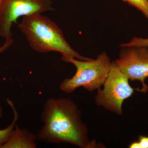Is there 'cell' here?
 <instances>
[{"instance_id":"obj_10","label":"cell","mask_w":148,"mask_h":148,"mask_svg":"<svg viewBox=\"0 0 148 148\" xmlns=\"http://www.w3.org/2000/svg\"><path fill=\"white\" fill-rule=\"evenodd\" d=\"M132 46H143L148 47V38H143L135 37L129 42L122 44L120 46V47Z\"/></svg>"},{"instance_id":"obj_3","label":"cell","mask_w":148,"mask_h":148,"mask_svg":"<svg viewBox=\"0 0 148 148\" xmlns=\"http://www.w3.org/2000/svg\"><path fill=\"white\" fill-rule=\"evenodd\" d=\"M64 62L73 64L76 68L73 76L64 79L59 89L65 93H71L78 88L92 92L103 86L108 77L112 62L106 52L98 56L95 59L88 61L78 60L69 55H61Z\"/></svg>"},{"instance_id":"obj_1","label":"cell","mask_w":148,"mask_h":148,"mask_svg":"<svg viewBox=\"0 0 148 148\" xmlns=\"http://www.w3.org/2000/svg\"><path fill=\"white\" fill-rule=\"evenodd\" d=\"M82 113L68 98H49L46 101L41 119L43 124L37 135L40 142L71 144L80 148H105L89 139Z\"/></svg>"},{"instance_id":"obj_11","label":"cell","mask_w":148,"mask_h":148,"mask_svg":"<svg viewBox=\"0 0 148 148\" xmlns=\"http://www.w3.org/2000/svg\"><path fill=\"white\" fill-rule=\"evenodd\" d=\"M129 148H148V137L141 135L139 137V141L130 144Z\"/></svg>"},{"instance_id":"obj_12","label":"cell","mask_w":148,"mask_h":148,"mask_svg":"<svg viewBox=\"0 0 148 148\" xmlns=\"http://www.w3.org/2000/svg\"><path fill=\"white\" fill-rule=\"evenodd\" d=\"M14 40L13 39L11 38L10 39L5 40V42L1 47H0V53H2L5 51L7 50L9 47H10L13 44ZM0 111H2V108L1 106H0Z\"/></svg>"},{"instance_id":"obj_2","label":"cell","mask_w":148,"mask_h":148,"mask_svg":"<svg viewBox=\"0 0 148 148\" xmlns=\"http://www.w3.org/2000/svg\"><path fill=\"white\" fill-rule=\"evenodd\" d=\"M41 14L23 16L17 26L33 50L40 53L55 51L61 55L71 56L82 61L92 59L83 56L74 50L58 25Z\"/></svg>"},{"instance_id":"obj_8","label":"cell","mask_w":148,"mask_h":148,"mask_svg":"<svg viewBox=\"0 0 148 148\" xmlns=\"http://www.w3.org/2000/svg\"><path fill=\"white\" fill-rule=\"evenodd\" d=\"M6 101L13 111L14 118L12 122L5 129L0 130V147L8 140L19 118L13 102L9 99H7Z\"/></svg>"},{"instance_id":"obj_6","label":"cell","mask_w":148,"mask_h":148,"mask_svg":"<svg viewBox=\"0 0 148 148\" xmlns=\"http://www.w3.org/2000/svg\"><path fill=\"white\" fill-rule=\"evenodd\" d=\"M121 48L115 63L130 80L140 81L142 84L140 92L146 93L148 90V86L145 83L148 77V47Z\"/></svg>"},{"instance_id":"obj_14","label":"cell","mask_w":148,"mask_h":148,"mask_svg":"<svg viewBox=\"0 0 148 148\" xmlns=\"http://www.w3.org/2000/svg\"><path fill=\"white\" fill-rule=\"evenodd\" d=\"M3 0H0V5H1V4Z\"/></svg>"},{"instance_id":"obj_5","label":"cell","mask_w":148,"mask_h":148,"mask_svg":"<svg viewBox=\"0 0 148 148\" xmlns=\"http://www.w3.org/2000/svg\"><path fill=\"white\" fill-rule=\"evenodd\" d=\"M54 10L51 0H3L0 5V36L12 38L14 24L19 17Z\"/></svg>"},{"instance_id":"obj_9","label":"cell","mask_w":148,"mask_h":148,"mask_svg":"<svg viewBox=\"0 0 148 148\" xmlns=\"http://www.w3.org/2000/svg\"><path fill=\"white\" fill-rule=\"evenodd\" d=\"M140 11L148 18V0H123Z\"/></svg>"},{"instance_id":"obj_7","label":"cell","mask_w":148,"mask_h":148,"mask_svg":"<svg viewBox=\"0 0 148 148\" xmlns=\"http://www.w3.org/2000/svg\"><path fill=\"white\" fill-rule=\"evenodd\" d=\"M37 140V135L27 128L21 129L16 124L8 140L0 148H36Z\"/></svg>"},{"instance_id":"obj_13","label":"cell","mask_w":148,"mask_h":148,"mask_svg":"<svg viewBox=\"0 0 148 148\" xmlns=\"http://www.w3.org/2000/svg\"><path fill=\"white\" fill-rule=\"evenodd\" d=\"M2 116V112L0 111V118Z\"/></svg>"},{"instance_id":"obj_4","label":"cell","mask_w":148,"mask_h":148,"mask_svg":"<svg viewBox=\"0 0 148 148\" xmlns=\"http://www.w3.org/2000/svg\"><path fill=\"white\" fill-rule=\"evenodd\" d=\"M128 77L120 70L114 61L112 62L108 77L103 86L98 89L95 96L96 106L107 110L122 115V106L125 100L130 98L135 90L140 89L132 88L130 85Z\"/></svg>"}]
</instances>
